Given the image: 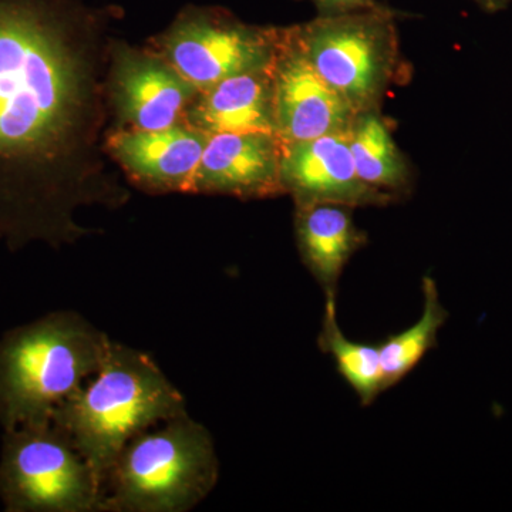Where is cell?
I'll return each mask as SVG.
<instances>
[{"instance_id": "9c48e42d", "label": "cell", "mask_w": 512, "mask_h": 512, "mask_svg": "<svg viewBox=\"0 0 512 512\" xmlns=\"http://www.w3.org/2000/svg\"><path fill=\"white\" fill-rule=\"evenodd\" d=\"M281 184L295 207L342 204L348 207H386L397 202L389 194L360 180L349 146V134L313 140L282 141Z\"/></svg>"}, {"instance_id": "e0dca14e", "label": "cell", "mask_w": 512, "mask_h": 512, "mask_svg": "<svg viewBox=\"0 0 512 512\" xmlns=\"http://www.w3.org/2000/svg\"><path fill=\"white\" fill-rule=\"evenodd\" d=\"M325 298V313L318 338L319 349L332 356L339 375L357 394L362 406H370L386 390L379 345L346 338L339 328L336 296Z\"/></svg>"}, {"instance_id": "d6986e66", "label": "cell", "mask_w": 512, "mask_h": 512, "mask_svg": "<svg viewBox=\"0 0 512 512\" xmlns=\"http://www.w3.org/2000/svg\"><path fill=\"white\" fill-rule=\"evenodd\" d=\"M481 8L488 10V12H497V10L504 9L510 3V0H474Z\"/></svg>"}, {"instance_id": "52a82bcc", "label": "cell", "mask_w": 512, "mask_h": 512, "mask_svg": "<svg viewBox=\"0 0 512 512\" xmlns=\"http://www.w3.org/2000/svg\"><path fill=\"white\" fill-rule=\"evenodd\" d=\"M281 28L248 25L221 9H191L158 39L167 60L198 92L237 74L268 69Z\"/></svg>"}, {"instance_id": "4fadbf2b", "label": "cell", "mask_w": 512, "mask_h": 512, "mask_svg": "<svg viewBox=\"0 0 512 512\" xmlns=\"http://www.w3.org/2000/svg\"><path fill=\"white\" fill-rule=\"evenodd\" d=\"M184 123L212 136L221 133H275L271 66L237 74L198 92Z\"/></svg>"}, {"instance_id": "5b68a950", "label": "cell", "mask_w": 512, "mask_h": 512, "mask_svg": "<svg viewBox=\"0 0 512 512\" xmlns=\"http://www.w3.org/2000/svg\"><path fill=\"white\" fill-rule=\"evenodd\" d=\"M396 19L397 13L380 3L346 15L316 16L292 28L316 72L357 113L382 109L387 92L409 79Z\"/></svg>"}, {"instance_id": "8992f818", "label": "cell", "mask_w": 512, "mask_h": 512, "mask_svg": "<svg viewBox=\"0 0 512 512\" xmlns=\"http://www.w3.org/2000/svg\"><path fill=\"white\" fill-rule=\"evenodd\" d=\"M103 484L53 421L5 431L0 498L9 512L101 511Z\"/></svg>"}, {"instance_id": "7c38bea8", "label": "cell", "mask_w": 512, "mask_h": 512, "mask_svg": "<svg viewBox=\"0 0 512 512\" xmlns=\"http://www.w3.org/2000/svg\"><path fill=\"white\" fill-rule=\"evenodd\" d=\"M208 134L185 123L164 130H120L106 148L136 183L156 191H192Z\"/></svg>"}, {"instance_id": "6da1fadb", "label": "cell", "mask_w": 512, "mask_h": 512, "mask_svg": "<svg viewBox=\"0 0 512 512\" xmlns=\"http://www.w3.org/2000/svg\"><path fill=\"white\" fill-rule=\"evenodd\" d=\"M101 26L62 0H0V241L10 247L73 241L80 207L126 197L101 158Z\"/></svg>"}, {"instance_id": "2e32d148", "label": "cell", "mask_w": 512, "mask_h": 512, "mask_svg": "<svg viewBox=\"0 0 512 512\" xmlns=\"http://www.w3.org/2000/svg\"><path fill=\"white\" fill-rule=\"evenodd\" d=\"M424 308L420 319L403 332L389 336L380 343V363H382L384 389L396 386L410 375L431 349L437 346V336L448 313L441 305L436 281L426 275L421 282Z\"/></svg>"}, {"instance_id": "8fae6325", "label": "cell", "mask_w": 512, "mask_h": 512, "mask_svg": "<svg viewBox=\"0 0 512 512\" xmlns=\"http://www.w3.org/2000/svg\"><path fill=\"white\" fill-rule=\"evenodd\" d=\"M282 140L275 133H221L208 138L194 192L268 198L284 194Z\"/></svg>"}, {"instance_id": "ac0fdd59", "label": "cell", "mask_w": 512, "mask_h": 512, "mask_svg": "<svg viewBox=\"0 0 512 512\" xmlns=\"http://www.w3.org/2000/svg\"><path fill=\"white\" fill-rule=\"evenodd\" d=\"M318 10V16H339L377 8V0H309Z\"/></svg>"}, {"instance_id": "7a4b0ae2", "label": "cell", "mask_w": 512, "mask_h": 512, "mask_svg": "<svg viewBox=\"0 0 512 512\" xmlns=\"http://www.w3.org/2000/svg\"><path fill=\"white\" fill-rule=\"evenodd\" d=\"M187 413L180 390L146 353L111 342L99 372L53 413L103 484L137 434Z\"/></svg>"}, {"instance_id": "30bf717a", "label": "cell", "mask_w": 512, "mask_h": 512, "mask_svg": "<svg viewBox=\"0 0 512 512\" xmlns=\"http://www.w3.org/2000/svg\"><path fill=\"white\" fill-rule=\"evenodd\" d=\"M111 104L131 130H164L184 123L198 90L161 56L126 45L111 49Z\"/></svg>"}, {"instance_id": "5bb4252c", "label": "cell", "mask_w": 512, "mask_h": 512, "mask_svg": "<svg viewBox=\"0 0 512 512\" xmlns=\"http://www.w3.org/2000/svg\"><path fill=\"white\" fill-rule=\"evenodd\" d=\"M342 204L296 207L295 237L299 255L325 296H336L343 271L352 256L367 244L352 211Z\"/></svg>"}, {"instance_id": "ba28073f", "label": "cell", "mask_w": 512, "mask_h": 512, "mask_svg": "<svg viewBox=\"0 0 512 512\" xmlns=\"http://www.w3.org/2000/svg\"><path fill=\"white\" fill-rule=\"evenodd\" d=\"M271 74L276 134L284 143L349 134L355 110L316 72L292 26L281 28Z\"/></svg>"}, {"instance_id": "9a60e30c", "label": "cell", "mask_w": 512, "mask_h": 512, "mask_svg": "<svg viewBox=\"0 0 512 512\" xmlns=\"http://www.w3.org/2000/svg\"><path fill=\"white\" fill-rule=\"evenodd\" d=\"M349 146L360 180L400 201L413 188V168L392 136L382 109L357 111L349 131Z\"/></svg>"}, {"instance_id": "277c9868", "label": "cell", "mask_w": 512, "mask_h": 512, "mask_svg": "<svg viewBox=\"0 0 512 512\" xmlns=\"http://www.w3.org/2000/svg\"><path fill=\"white\" fill-rule=\"evenodd\" d=\"M218 474L210 431L181 414L128 441L104 478L101 511H190L211 493Z\"/></svg>"}, {"instance_id": "3957f363", "label": "cell", "mask_w": 512, "mask_h": 512, "mask_svg": "<svg viewBox=\"0 0 512 512\" xmlns=\"http://www.w3.org/2000/svg\"><path fill=\"white\" fill-rule=\"evenodd\" d=\"M111 340L73 312H55L0 339V423L5 431L52 421L99 372Z\"/></svg>"}]
</instances>
